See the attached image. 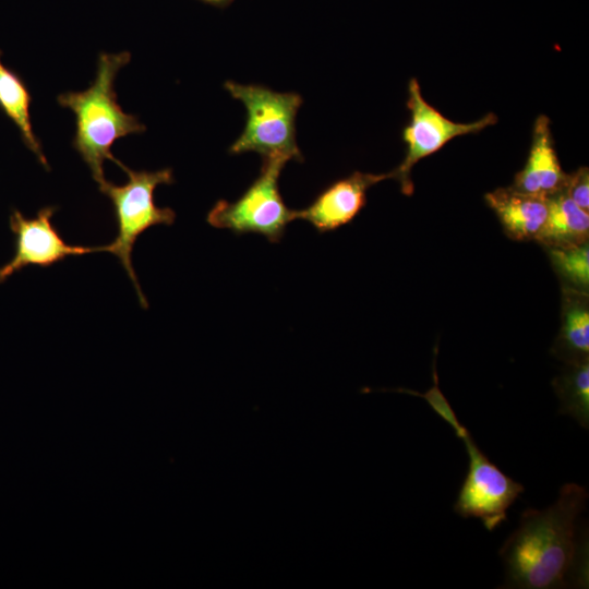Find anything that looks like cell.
I'll return each instance as SVG.
<instances>
[{
    "label": "cell",
    "mask_w": 589,
    "mask_h": 589,
    "mask_svg": "<svg viewBox=\"0 0 589 589\" xmlns=\"http://www.w3.org/2000/svg\"><path fill=\"white\" fill-rule=\"evenodd\" d=\"M407 108L410 121L402 134L407 151L402 163L393 170L394 179L398 180L402 193L407 195L413 191L410 172L419 160L437 152L457 136L478 133L498 121L493 112L468 123L448 119L424 99L414 77L408 84Z\"/></svg>",
    "instance_id": "52a82bcc"
},
{
    "label": "cell",
    "mask_w": 589,
    "mask_h": 589,
    "mask_svg": "<svg viewBox=\"0 0 589 589\" xmlns=\"http://www.w3.org/2000/svg\"><path fill=\"white\" fill-rule=\"evenodd\" d=\"M551 261L558 274L578 289L585 290L589 284L588 243L551 248Z\"/></svg>",
    "instance_id": "2e32d148"
},
{
    "label": "cell",
    "mask_w": 589,
    "mask_h": 589,
    "mask_svg": "<svg viewBox=\"0 0 589 589\" xmlns=\"http://www.w3.org/2000/svg\"><path fill=\"white\" fill-rule=\"evenodd\" d=\"M289 159L285 156L264 158L259 177L236 201H218L207 215L216 228L229 229L237 235L257 233L271 242H278L297 211L284 202L278 179Z\"/></svg>",
    "instance_id": "5b68a950"
},
{
    "label": "cell",
    "mask_w": 589,
    "mask_h": 589,
    "mask_svg": "<svg viewBox=\"0 0 589 589\" xmlns=\"http://www.w3.org/2000/svg\"><path fill=\"white\" fill-rule=\"evenodd\" d=\"M450 426L465 443L469 458L468 473L454 504V512L464 518L481 519L483 526L492 531L507 519V509L525 488L485 456L459 419Z\"/></svg>",
    "instance_id": "8992f818"
},
{
    "label": "cell",
    "mask_w": 589,
    "mask_h": 589,
    "mask_svg": "<svg viewBox=\"0 0 589 589\" xmlns=\"http://www.w3.org/2000/svg\"><path fill=\"white\" fill-rule=\"evenodd\" d=\"M563 191L580 208L589 209V171L587 167H581L575 172L567 175V180Z\"/></svg>",
    "instance_id": "e0dca14e"
},
{
    "label": "cell",
    "mask_w": 589,
    "mask_h": 589,
    "mask_svg": "<svg viewBox=\"0 0 589 589\" xmlns=\"http://www.w3.org/2000/svg\"><path fill=\"white\" fill-rule=\"evenodd\" d=\"M569 369L553 382L561 400L560 412L569 414L579 425L589 426V362L569 363Z\"/></svg>",
    "instance_id": "5bb4252c"
},
{
    "label": "cell",
    "mask_w": 589,
    "mask_h": 589,
    "mask_svg": "<svg viewBox=\"0 0 589 589\" xmlns=\"http://www.w3.org/2000/svg\"><path fill=\"white\" fill-rule=\"evenodd\" d=\"M130 59L131 55L128 51L101 53L98 58L96 77L88 88L58 96V103L75 115L73 146L99 185L106 181L105 160L116 163L122 170L125 167L111 154L115 142L145 130V125L135 116L122 110L113 88L119 70L127 65Z\"/></svg>",
    "instance_id": "7a4b0ae2"
},
{
    "label": "cell",
    "mask_w": 589,
    "mask_h": 589,
    "mask_svg": "<svg viewBox=\"0 0 589 589\" xmlns=\"http://www.w3.org/2000/svg\"><path fill=\"white\" fill-rule=\"evenodd\" d=\"M56 211L55 206H47L39 209L32 218L25 217L17 209L12 211L9 226L16 237L15 252L9 262L0 266V284L28 265L49 267L70 255L106 252V245L68 244L51 224Z\"/></svg>",
    "instance_id": "ba28073f"
},
{
    "label": "cell",
    "mask_w": 589,
    "mask_h": 589,
    "mask_svg": "<svg viewBox=\"0 0 589 589\" xmlns=\"http://www.w3.org/2000/svg\"><path fill=\"white\" fill-rule=\"evenodd\" d=\"M548 218L539 241L551 248L587 242L588 212L576 205L563 190L548 196Z\"/></svg>",
    "instance_id": "7c38bea8"
},
{
    "label": "cell",
    "mask_w": 589,
    "mask_h": 589,
    "mask_svg": "<svg viewBox=\"0 0 589 589\" xmlns=\"http://www.w3.org/2000/svg\"><path fill=\"white\" fill-rule=\"evenodd\" d=\"M555 351L568 363L588 359L589 311L584 299L568 300Z\"/></svg>",
    "instance_id": "9a60e30c"
},
{
    "label": "cell",
    "mask_w": 589,
    "mask_h": 589,
    "mask_svg": "<svg viewBox=\"0 0 589 589\" xmlns=\"http://www.w3.org/2000/svg\"><path fill=\"white\" fill-rule=\"evenodd\" d=\"M588 492L566 483L545 509L527 508L518 528L498 551L506 569V588L549 589L566 586L578 556L576 519L586 508Z\"/></svg>",
    "instance_id": "6da1fadb"
},
{
    "label": "cell",
    "mask_w": 589,
    "mask_h": 589,
    "mask_svg": "<svg viewBox=\"0 0 589 589\" xmlns=\"http://www.w3.org/2000/svg\"><path fill=\"white\" fill-rule=\"evenodd\" d=\"M550 124L544 115L534 121L527 163L514 179L513 188L520 192L548 197L565 187L567 173L554 149Z\"/></svg>",
    "instance_id": "30bf717a"
},
{
    "label": "cell",
    "mask_w": 589,
    "mask_h": 589,
    "mask_svg": "<svg viewBox=\"0 0 589 589\" xmlns=\"http://www.w3.org/2000/svg\"><path fill=\"white\" fill-rule=\"evenodd\" d=\"M485 201L512 238L539 240L548 218V197L524 193L509 187L489 192Z\"/></svg>",
    "instance_id": "8fae6325"
},
{
    "label": "cell",
    "mask_w": 589,
    "mask_h": 589,
    "mask_svg": "<svg viewBox=\"0 0 589 589\" xmlns=\"http://www.w3.org/2000/svg\"><path fill=\"white\" fill-rule=\"evenodd\" d=\"M394 177L393 170L378 175L354 171L326 188L306 208L297 211V218L309 221L322 233L335 230L351 221L364 207L372 185Z\"/></svg>",
    "instance_id": "9c48e42d"
},
{
    "label": "cell",
    "mask_w": 589,
    "mask_h": 589,
    "mask_svg": "<svg viewBox=\"0 0 589 589\" xmlns=\"http://www.w3.org/2000/svg\"><path fill=\"white\" fill-rule=\"evenodd\" d=\"M208 1H221V0H208Z\"/></svg>",
    "instance_id": "ac0fdd59"
},
{
    "label": "cell",
    "mask_w": 589,
    "mask_h": 589,
    "mask_svg": "<svg viewBox=\"0 0 589 589\" xmlns=\"http://www.w3.org/2000/svg\"><path fill=\"white\" fill-rule=\"evenodd\" d=\"M229 94L247 109V123L230 153L255 152L264 158L285 156L302 161L296 142V116L302 98L296 93H279L259 85L226 82Z\"/></svg>",
    "instance_id": "277c9868"
},
{
    "label": "cell",
    "mask_w": 589,
    "mask_h": 589,
    "mask_svg": "<svg viewBox=\"0 0 589 589\" xmlns=\"http://www.w3.org/2000/svg\"><path fill=\"white\" fill-rule=\"evenodd\" d=\"M32 97L22 79L8 69L1 61L0 52V108L16 125L24 144L31 149L39 163L49 169L48 161L37 140L29 115Z\"/></svg>",
    "instance_id": "4fadbf2b"
},
{
    "label": "cell",
    "mask_w": 589,
    "mask_h": 589,
    "mask_svg": "<svg viewBox=\"0 0 589 589\" xmlns=\"http://www.w3.org/2000/svg\"><path fill=\"white\" fill-rule=\"evenodd\" d=\"M123 171L129 178L127 183L116 185L106 180L99 185L100 192L112 202L118 227L117 237L106 245V252L119 259L136 289L141 305L146 309L147 300L132 266L131 253L139 236L149 227L173 224L175 211L169 207H158L154 202L155 189L160 184L172 183L173 176L169 168L157 171H136L125 166Z\"/></svg>",
    "instance_id": "3957f363"
}]
</instances>
